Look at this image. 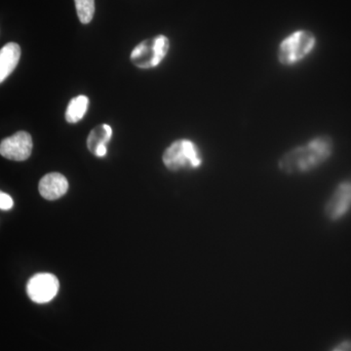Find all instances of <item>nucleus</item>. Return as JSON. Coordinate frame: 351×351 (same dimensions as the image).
I'll return each mask as SVG.
<instances>
[{
	"label": "nucleus",
	"instance_id": "obj_1",
	"mask_svg": "<svg viewBox=\"0 0 351 351\" xmlns=\"http://www.w3.org/2000/svg\"><path fill=\"white\" fill-rule=\"evenodd\" d=\"M332 147L331 138L326 136L314 138L306 145L286 152L279 159V170L288 175L311 172L332 156Z\"/></svg>",
	"mask_w": 351,
	"mask_h": 351
},
{
	"label": "nucleus",
	"instance_id": "obj_2",
	"mask_svg": "<svg viewBox=\"0 0 351 351\" xmlns=\"http://www.w3.org/2000/svg\"><path fill=\"white\" fill-rule=\"evenodd\" d=\"M162 160L165 167L172 172L199 169L203 164L199 147L186 138L172 143L164 152Z\"/></svg>",
	"mask_w": 351,
	"mask_h": 351
},
{
	"label": "nucleus",
	"instance_id": "obj_3",
	"mask_svg": "<svg viewBox=\"0 0 351 351\" xmlns=\"http://www.w3.org/2000/svg\"><path fill=\"white\" fill-rule=\"evenodd\" d=\"M315 45L316 38L313 32L304 29L293 32L279 46V62L284 66L300 63L313 52Z\"/></svg>",
	"mask_w": 351,
	"mask_h": 351
},
{
	"label": "nucleus",
	"instance_id": "obj_4",
	"mask_svg": "<svg viewBox=\"0 0 351 351\" xmlns=\"http://www.w3.org/2000/svg\"><path fill=\"white\" fill-rule=\"evenodd\" d=\"M170 41L165 36H157L138 44L131 53V62L138 69L156 68L167 56Z\"/></svg>",
	"mask_w": 351,
	"mask_h": 351
},
{
	"label": "nucleus",
	"instance_id": "obj_5",
	"mask_svg": "<svg viewBox=\"0 0 351 351\" xmlns=\"http://www.w3.org/2000/svg\"><path fill=\"white\" fill-rule=\"evenodd\" d=\"M59 288V280L54 274H38L27 282V293L32 302L46 304L56 297Z\"/></svg>",
	"mask_w": 351,
	"mask_h": 351
},
{
	"label": "nucleus",
	"instance_id": "obj_6",
	"mask_svg": "<svg viewBox=\"0 0 351 351\" xmlns=\"http://www.w3.org/2000/svg\"><path fill=\"white\" fill-rule=\"evenodd\" d=\"M32 138L27 132L20 131L0 143V156L9 160L25 161L31 156Z\"/></svg>",
	"mask_w": 351,
	"mask_h": 351
},
{
	"label": "nucleus",
	"instance_id": "obj_7",
	"mask_svg": "<svg viewBox=\"0 0 351 351\" xmlns=\"http://www.w3.org/2000/svg\"><path fill=\"white\" fill-rule=\"evenodd\" d=\"M351 207V184L343 181L335 189L324 207V214L331 221H339L350 213Z\"/></svg>",
	"mask_w": 351,
	"mask_h": 351
},
{
	"label": "nucleus",
	"instance_id": "obj_8",
	"mask_svg": "<svg viewBox=\"0 0 351 351\" xmlns=\"http://www.w3.org/2000/svg\"><path fill=\"white\" fill-rule=\"evenodd\" d=\"M69 189V182L60 173H50L44 176L38 184L40 195L47 200H56L66 195Z\"/></svg>",
	"mask_w": 351,
	"mask_h": 351
},
{
	"label": "nucleus",
	"instance_id": "obj_9",
	"mask_svg": "<svg viewBox=\"0 0 351 351\" xmlns=\"http://www.w3.org/2000/svg\"><path fill=\"white\" fill-rule=\"evenodd\" d=\"M21 48L17 43H7L0 49V83L4 82L19 64Z\"/></svg>",
	"mask_w": 351,
	"mask_h": 351
},
{
	"label": "nucleus",
	"instance_id": "obj_10",
	"mask_svg": "<svg viewBox=\"0 0 351 351\" xmlns=\"http://www.w3.org/2000/svg\"><path fill=\"white\" fill-rule=\"evenodd\" d=\"M112 137V128L108 124H101L95 127L87 138L88 149L94 154L100 145H108Z\"/></svg>",
	"mask_w": 351,
	"mask_h": 351
},
{
	"label": "nucleus",
	"instance_id": "obj_11",
	"mask_svg": "<svg viewBox=\"0 0 351 351\" xmlns=\"http://www.w3.org/2000/svg\"><path fill=\"white\" fill-rule=\"evenodd\" d=\"M88 107H89V99L84 95L71 99L66 108V121L71 124L77 123L86 114Z\"/></svg>",
	"mask_w": 351,
	"mask_h": 351
},
{
	"label": "nucleus",
	"instance_id": "obj_12",
	"mask_svg": "<svg viewBox=\"0 0 351 351\" xmlns=\"http://www.w3.org/2000/svg\"><path fill=\"white\" fill-rule=\"evenodd\" d=\"M78 19L82 24H89L95 14V0H75Z\"/></svg>",
	"mask_w": 351,
	"mask_h": 351
},
{
	"label": "nucleus",
	"instance_id": "obj_13",
	"mask_svg": "<svg viewBox=\"0 0 351 351\" xmlns=\"http://www.w3.org/2000/svg\"><path fill=\"white\" fill-rule=\"evenodd\" d=\"M14 206V201L10 195L0 191V210H4V211H8V210L12 209Z\"/></svg>",
	"mask_w": 351,
	"mask_h": 351
},
{
	"label": "nucleus",
	"instance_id": "obj_14",
	"mask_svg": "<svg viewBox=\"0 0 351 351\" xmlns=\"http://www.w3.org/2000/svg\"><path fill=\"white\" fill-rule=\"evenodd\" d=\"M350 341H345L343 343H339L336 348H334L332 351H350Z\"/></svg>",
	"mask_w": 351,
	"mask_h": 351
}]
</instances>
